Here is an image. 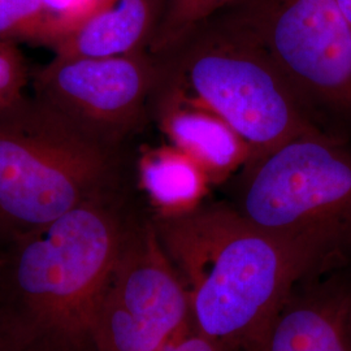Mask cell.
I'll list each match as a JSON object with an SVG mask.
<instances>
[{"mask_svg": "<svg viewBox=\"0 0 351 351\" xmlns=\"http://www.w3.org/2000/svg\"><path fill=\"white\" fill-rule=\"evenodd\" d=\"M160 59L163 84L232 126L250 147V163L290 139L322 133L263 52L216 17Z\"/></svg>", "mask_w": 351, "mask_h": 351, "instance_id": "4", "label": "cell"}, {"mask_svg": "<svg viewBox=\"0 0 351 351\" xmlns=\"http://www.w3.org/2000/svg\"><path fill=\"white\" fill-rule=\"evenodd\" d=\"M63 29V36L88 16L82 0H42Z\"/></svg>", "mask_w": 351, "mask_h": 351, "instance_id": "16", "label": "cell"}, {"mask_svg": "<svg viewBox=\"0 0 351 351\" xmlns=\"http://www.w3.org/2000/svg\"><path fill=\"white\" fill-rule=\"evenodd\" d=\"M160 351H232L216 339H210L199 332L193 330L175 343Z\"/></svg>", "mask_w": 351, "mask_h": 351, "instance_id": "17", "label": "cell"}, {"mask_svg": "<svg viewBox=\"0 0 351 351\" xmlns=\"http://www.w3.org/2000/svg\"><path fill=\"white\" fill-rule=\"evenodd\" d=\"M165 0H110L51 49L53 59H101L149 50Z\"/></svg>", "mask_w": 351, "mask_h": 351, "instance_id": "10", "label": "cell"}, {"mask_svg": "<svg viewBox=\"0 0 351 351\" xmlns=\"http://www.w3.org/2000/svg\"><path fill=\"white\" fill-rule=\"evenodd\" d=\"M154 112L169 143L199 164L213 185L250 163V147L239 133L182 91L162 82Z\"/></svg>", "mask_w": 351, "mask_h": 351, "instance_id": "9", "label": "cell"}, {"mask_svg": "<svg viewBox=\"0 0 351 351\" xmlns=\"http://www.w3.org/2000/svg\"><path fill=\"white\" fill-rule=\"evenodd\" d=\"M29 77L25 58L17 45L0 40V110L24 95Z\"/></svg>", "mask_w": 351, "mask_h": 351, "instance_id": "15", "label": "cell"}, {"mask_svg": "<svg viewBox=\"0 0 351 351\" xmlns=\"http://www.w3.org/2000/svg\"><path fill=\"white\" fill-rule=\"evenodd\" d=\"M0 351H10V349L7 348L5 342L3 341V339H1V337H0Z\"/></svg>", "mask_w": 351, "mask_h": 351, "instance_id": "20", "label": "cell"}, {"mask_svg": "<svg viewBox=\"0 0 351 351\" xmlns=\"http://www.w3.org/2000/svg\"><path fill=\"white\" fill-rule=\"evenodd\" d=\"M63 29L42 0H0V40L52 49Z\"/></svg>", "mask_w": 351, "mask_h": 351, "instance_id": "13", "label": "cell"}, {"mask_svg": "<svg viewBox=\"0 0 351 351\" xmlns=\"http://www.w3.org/2000/svg\"><path fill=\"white\" fill-rule=\"evenodd\" d=\"M349 330H350V351H351V300H350V313H349Z\"/></svg>", "mask_w": 351, "mask_h": 351, "instance_id": "21", "label": "cell"}, {"mask_svg": "<svg viewBox=\"0 0 351 351\" xmlns=\"http://www.w3.org/2000/svg\"><path fill=\"white\" fill-rule=\"evenodd\" d=\"M137 175L139 188L150 202L154 217L160 219L195 211L213 185L201 165L171 143L142 151Z\"/></svg>", "mask_w": 351, "mask_h": 351, "instance_id": "11", "label": "cell"}, {"mask_svg": "<svg viewBox=\"0 0 351 351\" xmlns=\"http://www.w3.org/2000/svg\"><path fill=\"white\" fill-rule=\"evenodd\" d=\"M194 330L189 291L152 220H134L103 289L95 351H160Z\"/></svg>", "mask_w": 351, "mask_h": 351, "instance_id": "7", "label": "cell"}, {"mask_svg": "<svg viewBox=\"0 0 351 351\" xmlns=\"http://www.w3.org/2000/svg\"><path fill=\"white\" fill-rule=\"evenodd\" d=\"M233 1L236 0H165L149 52L158 58L168 55L202 24Z\"/></svg>", "mask_w": 351, "mask_h": 351, "instance_id": "14", "label": "cell"}, {"mask_svg": "<svg viewBox=\"0 0 351 351\" xmlns=\"http://www.w3.org/2000/svg\"><path fill=\"white\" fill-rule=\"evenodd\" d=\"M213 17L262 51L307 111L351 116V25L336 0H236Z\"/></svg>", "mask_w": 351, "mask_h": 351, "instance_id": "6", "label": "cell"}, {"mask_svg": "<svg viewBox=\"0 0 351 351\" xmlns=\"http://www.w3.org/2000/svg\"><path fill=\"white\" fill-rule=\"evenodd\" d=\"M119 149L34 95L0 110V249L119 189Z\"/></svg>", "mask_w": 351, "mask_h": 351, "instance_id": "3", "label": "cell"}, {"mask_svg": "<svg viewBox=\"0 0 351 351\" xmlns=\"http://www.w3.org/2000/svg\"><path fill=\"white\" fill-rule=\"evenodd\" d=\"M151 220L188 289L194 330L232 351H263L294 284L328 251L226 206Z\"/></svg>", "mask_w": 351, "mask_h": 351, "instance_id": "2", "label": "cell"}, {"mask_svg": "<svg viewBox=\"0 0 351 351\" xmlns=\"http://www.w3.org/2000/svg\"><path fill=\"white\" fill-rule=\"evenodd\" d=\"M339 4V10L343 13V16L346 17V20L349 21L351 25V0H336Z\"/></svg>", "mask_w": 351, "mask_h": 351, "instance_id": "18", "label": "cell"}, {"mask_svg": "<svg viewBox=\"0 0 351 351\" xmlns=\"http://www.w3.org/2000/svg\"><path fill=\"white\" fill-rule=\"evenodd\" d=\"M243 217L328 250L351 226V155L324 133L304 134L243 168Z\"/></svg>", "mask_w": 351, "mask_h": 351, "instance_id": "5", "label": "cell"}, {"mask_svg": "<svg viewBox=\"0 0 351 351\" xmlns=\"http://www.w3.org/2000/svg\"><path fill=\"white\" fill-rule=\"evenodd\" d=\"M134 220L117 189L0 249V337L10 351H95L97 307Z\"/></svg>", "mask_w": 351, "mask_h": 351, "instance_id": "1", "label": "cell"}, {"mask_svg": "<svg viewBox=\"0 0 351 351\" xmlns=\"http://www.w3.org/2000/svg\"><path fill=\"white\" fill-rule=\"evenodd\" d=\"M149 50L101 59H53L33 75L34 97L101 142L119 149L143 124L163 82Z\"/></svg>", "mask_w": 351, "mask_h": 351, "instance_id": "8", "label": "cell"}, {"mask_svg": "<svg viewBox=\"0 0 351 351\" xmlns=\"http://www.w3.org/2000/svg\"><path fill=\"white\" fill-rule=\"evenodd\" d=\"M349 313L350 300L339 295L288 302L263 351H350Z\"/></svg>", "mask_w": 351, "mask_h": 351, "instance_id": "12", "label": "cell"}, {"mask_svg": "<svg viewBox=\"0 0 351 351\" xmlns=\"http://www.w3.org/2000/svg\"><path fill=\"white\" fill-rule=\"evenodd\" d=\"M110 0H82V3L85 4V7H86V10H88V13L93 12V11H95V10H98L99 7L101 5H104L106 3H108Z\"/></svg>", "mask_w": 351, "mask_h": 351, "instance_id": "19", "label": "cell"}]
</instances>
